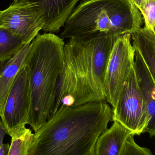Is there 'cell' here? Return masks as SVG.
<instances>
[{
  "label": "cell",
  "mask_w": 155,
  "mask_h": 155,
  "mask_svg": "<svg viewBox=\"0 0 155 155\" xmlns=\"http://www.w3.org/2000/svg\"><path fill=\"white\" fill-rule=\"evenodd\" d=\"M117 37L70 39L65 43L64 64L57 84L52 116L61 105L74 107L106 102L105 75Z\"/></svg>",
  "instance_id": "7a4b0ae2"
},
{
  "label": "cell",
  "mask_w": 155,
  "mask_h": 155,
  "mask_svg": "<svg viewBox=\"0 0 155 155\" xmlns=\"http://www.w3.org/2000/svg\"><path fill=\"white\" fill-rule=\"evenodd\" d=\"M44 26L41 13L35 4L20 2L0 11V27L20 36L25 45L31 43Z\"/></svg>",
  "instance_id": "ba28073f"
},
{
  "label": "cell",
  "mask_w": 155,
  "mask_h": 155,
  "mask_svg": "<svg viewBox=\"0 0 155 155\" xmlns=\"http://www.w3.org/2000/svg\"><path fill=\"white\" fill-rule=\"evenodd\" d=\"M132 45L143 59L155 82V34L145 26L131 35Z\"/></svg>",
  "instance_id": "4fadbf2b"
},
{
  "label": "cell",
  "mask_w": 155,
  "mask_h": 155,
  "mask_svg": "<svg viewBox=\"0 0 155 155\" xmlns=\"http://www.w3.org/2000/svg\"><path fill=\"white\" fill-rule=\"evenodd\" d=\"M31 43L25 45L11 59L0 62V117L11 87L20 70L24 65L31 48Z\"/></svg>",
  "instance_id": "7c38bea8"
},
{
  "label": "cell",
  "mask_w": 155,
  "mask_h": 155,
  "mask_svg": "<svg viewBox=\"0 0 155 155\" xmlns=\"http://www.w3.org/2000/svg\"><path fill=\"white\" fill-rule=\"evenodd\" d=\"M22 1V0H14L13 4L17 3L20 2Z\"/></svg>",
  "instance_id": "44dd1931"
},
{
  "label": "cell",
  "mask_w": 155,
  "mask_h": 155,
  "mask_svg": "<svg viewBox=\"0 0 155 155\" xmlns=\"http://www.w3.org/2000/svg\"><path fill=\"white\" fill-rule=\"evenodd\" d=\"M78 0H22L34 3L41 11L46 32L58 33L74 9Z\"/></svg>",
  "instance_id": "9c48e42d"
},
{
  "label": "cell",
  "mask_w": 155,
  "mask_h": 155,
  "mask_svg": "<svg viewBox=\"0 0 155 155\" xmlns=\"http://www.w3.org/2000/svg\"><path fill=\"white\" fill-rule=\"evenodd\" d=\"M10 145L9 143L5 144L0 148V155H7L10 150Z\"/></svg>",
  "instance_id": "d6986e66"
},
{
  "label": "cell",
  "mask_w": 155,
  "mask_h": 155,
  "mask_svg": "<svg viewBox=\"0 0 155 155\" xmlns=\"http://www.w3.org/2000/svg\"><path fill=\"white\" fill-rule=\"evenodd\" d=\"M138 9L143 15L145 26L153 29L155 26V0H143Z\"/></svg>",
  "instance_id": "2e32d148"
},
{
  "label": "cell",
  "mask_w": 155,
  "mask_h": 155,
  "mask_svg": "<svg viewBox=\"0 0 155 155\" xmlns=\"http://www.w3.org/2000/svg\"><path fill=\"white\" fill-rule=\"evenodd\" d=\"M152 30H153V31L154 32L155 34V26L153 27V29H152Z\"/></svg>",
  "instance_id": "7402d4cb"
},
{
  "label": "cell",
  "mask_w": 155,
  "mask_h": 155,
  "mask_svg": "<svg viewBox=\"0 0 155 155\" xmlns=\"http://www.w3.org/2000/svg\"><path fill=\"white\" fill-rule=\"evenodd\" d=\"M131 34L118 36L111 51L104 78L106 102L112 109L116 106L123 87L134 65L135 49Z\"/></svg>",
  "instance_id": "5b68a950"
},
{
  "label": "cell",
  "mask_w": 155,
  "mask_h": 155,
  "mask_svg": "<svg viewBox=\"0 0 155 155\" xmlns=\"http://www.w3.org/2000/svg\"><path fill=\"white\" fill-rule=\"evenodd\" d=\"M132 1H133V2L134 4L135 5L137 6V8H138L139 6H140V4L142 3L143 0H132Z\"/></svg>",
  "instance_id": "ffe728a7"
},
{
  "label": "cell",
  "mask_w": 155,
  "mask_h": 155,
  "mask_svg": "<svg viewBox=\"0 0 155 155\" xmlns=\"http://www.w3.org/2000/svg\"><path fill=\"white\" fill-rule=\"evenodd\" d=\"M6 134H7V130L3 124L2 121H0V148L3 145V141L4 137Z\"/></svg>",
  "instance_id": "ac0fdd59"
},
{
  "label": "cell",
  "mask_w": 155,
  "mask_h": 155,
  "mask_svg": "<svg viewBox=\"0 0 155 155\" xmlns=\"http://www.w3.org/2000/svg\"><path fill=\"white\" fill-rule=\"evenodd\" d=\"M64 45L63 39L51 33L38 34L31 43L25 64L29 69L31 94L28 124L35 133L52 117Z\"/></svg>",
  "instance_id": "3957f363"
},
{
  "label": "cell",
  "mask_w": 155,
  "mask_h": 155,
  "mask_svg": "<svg viewBox=\"0 0 155 155\" xmlns=\"http://www.w3.org/2000/svg\"><path fill=\"white\" fill-rule=\"evenodd\" d=\"M134 67L150 118L143 133H148L151 137H155V82L142 55L136 50Z\"/></svg>",
  "instance_id": "30bf717a"
},
{
  "label": "cell",
  "mask_w": 155,
  "mask_h": 155,
  "mask_svg": "<svg viewBox=\"0 0 155 155\" xmlns=\"http://www.w3.org/2000/svg\"><path fill=\"white\" fill-rule=\"evenodd\" d=\"M143 16L132 0H87L74 9L61 34L62 39H86L132 34Z\"/></svg>",
  "instance_id": "277c9868"
},
{
  "label": "cell",
  "mask_w": 155,
  "mask_h": 155,
  "mask_svg": "<svg viewBox=\"0 0 155 155\" xmlns=\"http://www.w3.org/2000/svg\"><path fill=\"white\" fill-rule=\"evenodd\" d=\"M31 105L29 69L24 64L11 87L1 117L11 137L20 136L26 130Z\"/></svg>",
  "instance_id": "52a82bcc"
},
{
  "label": "cell",
  "mask_w": 155,
  "mask_h": 155,
  "mask_svg": "<svg viewBox=\"0 0 155 155\" xmlns=\"http://www.w3.org/2000/svg\"><path fill=\"white\" fill-rule=\"evenodd\" d=\"M122 155H153L148 148L141 147L135 142L134 135H131L127 141Z\"/></svg>",
  "instance_id": "e0dca14e"
},
{
  "label": "cell",
  "mask_w": 155,
  "mask_h": 155,
  "mask_svg": "<svg viewBox=\"0 0 155 155\" xmlns=\"http://www.w3.org/2000/svg\"><path fill=\"white\" fill-rule=\"evenodd\" d=\"M25 45L20 36L8 29L0 27V62L11 59Z\"/></svg>",
  "instance_id": "5bb4252c"
},
{
  "label": "cell",
  "mask_w": 155,
  "mask_h": 155,
  "mask_svg": "<svg viewBox=\"0 0 155 155\" xmlns=\"http://www.w3.org/2000/svg\"><path fill=\"white\" fill-rule=\"evenodd\" d=\"M114 121L105 101L61 105L37 132L27 155H94L97 139Z\"/></svg>",
  "instance_id": "6da1fadb"
},
{
  "label": "cell",
  "mask_w": 155,
  "mask_h": 155,
  "mask_svg": "<svg viewBox=\"0 0 155 155\" xmlns=\"http://www.w3.org/2000/svg\"><path fill=\"white\" fill-rule=\"evenodd\" d=\"M78 1H82V2H83V1H87V0H78Z\"/></svg>",
  "instance_id": "603a6c76"
},
{
  "label": "cell",
  "mask_w": 155,
  "mask_h": 155,
  "mask_svg": "<svg viewBox=\"0 0 155 155\" xmlns=\"http://www.w3.org/2000/svg\"><path fill=\"white\" fill-rule=\"evenodd\" d=\"M132 131L117 120L99 136L94 155H122Z\"/></svg>",
  "instance_id": "8fae6325"
},
{
  "label": "cell",
  "mask_w": 155,
  "mask_h": 155,
  "mask_svg": "<svg viewBox=\"0 0 155 155\" xmlns=\"http://www.w3.org/2000/svg\"><path fill=\"white\" fill-rule=\"evenodd\" d=\"M31 129L26 128L20 136L12 137L10 150L7 155H27L34 138Z\"/></svg>",
  "instance_id": "9a60e30c"
},
{
  "label": "cell",
  "mask_w": 155,
  "mask_h": 155,
  "mask_svg": "<svg viewBox=\"0 0 155 155\" xmlns=\"http://www.w3.org/2000/svg\"><path fill=\"white\" fill-rule=\"evenodd\" d=\"M113 110L114 121L120 122L134 136L143 133L150 118L134 65Z\"/></svg>",
  "instance_id": "8992f818"
}]
</instances>
